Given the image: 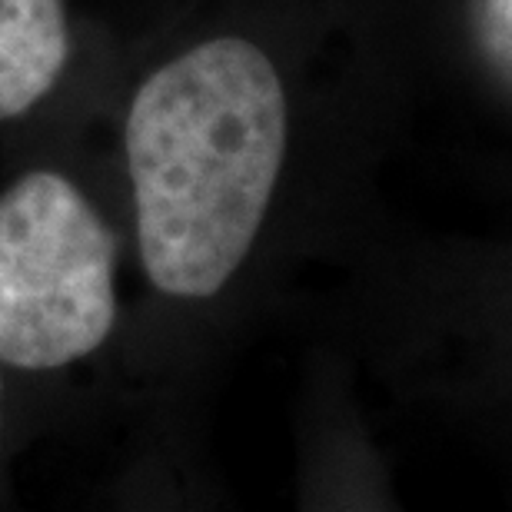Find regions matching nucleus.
<instances>
[{"instance_id":"obj_1","label":"nucleus","mask_w":512,"mask_h":512,"mask_svg":"<svg viewBox=\"0 0 512 512\" xmlns=\"http://www.w3.org/2000/svg\"><path fill=\"white\" fill-rule=\"evenodd\" d=\"M286 153V94L270 57L220 37L143 80L127 167L143 276L170 300H210L250 256Z\"/></svg>"},{"instance_id":"obj_2","label":"nucleus","mask_w":512,"mask_h":512,"mask_svg":"<svg viewBox=\"0 0 512 512\" xmlns=\"http://www.w3.org/2000/svg\"><path fill=\"white\" fill-rule=\"evenodd\" d=\"M117 240L67 177L34 170L0 193V366L50 376L117 330Z\"/></svg>"},{"instance_id":"obj_3","label":"nucleus","mask_w":512,"mask_h":512,"mask_svg":"<svg viewBox=\"0 0 512 512\" xmlns=\"http://www.w3.org/2000/svg\"><path fill=\"white\" fill-rule=\"evenodd\" d=\"M67 54L64 0H0V120L40 104L64 74Z\"/></svg>"},{"instance_id":"obj_4","label":"nucleus","mask_w":512,"mask_h":512,"mask_svg":"<svg viewBox=\"0 0 512 512\" xmlns=\"http://www.w3.org/2000/svg\"><path fill=\"white\" fill-rule=\"evenodd\" d=\"M7 429H10V416H7V373H4V366H0V489H4Z\"/></svg>"}]
</instances>
